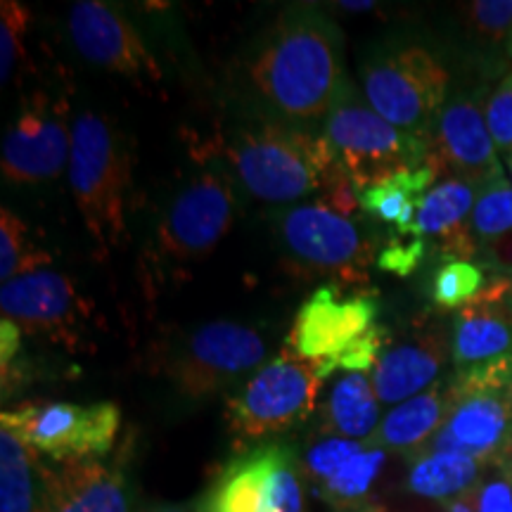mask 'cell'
Here are the masks:
<instances>
[{
    "label": "cell",
    "instance_id": "cell-14",
    "mask_svg": "<svg viewBox=\"0 0 512 512\" xmlns=\"http://www.w3.org/2000/svg\"><path fill=\"white\" fill-rule=\"evenodd\" d=\"M510 437L512 384L494 389L458 387L451 377V411L422 453H460L491 465Z\"/></svg>",
    "mask_w": 512,
    "mask_h": 512
},
{
    "label": "cell",
    "instance_id": "cell-21",
    "mask_svg": "<svg viewBox=\"0 0 512 512\" xmlns=\"http://www.w3.org/2000/svg\"><path fill=\"white\" fill-rule=\"evenodd\" d=\"M477 197L479 190L463 178H441L422 197L413 226L408 230V238H432L439 242L446 254L467 261V256H475L479 252L470 228Z\"/></svg>",
    "mask_w": 512,
    "mask_h": 512
},
{
    "label": "cell",
    "instance_id": "cell-42",
    "mask_svg": "<svg viewBox=\"0 0 512 512\" xmlns=\"http://www.w3.org/2000/svg\"><path fill=\"white\" fill-rule=\"evenodd\" d=\"M451 512H475V510H472L465 501H456V503H451Z\"/></svg>",
    "mask_w": 512,
    "mask_h": 512
},
{
    "label": "cell",
    "instance_id": "cell-19",
    "mask_svg": "<svg viewBox=\"0 0 512 512\" xmlns=\"http://www.w3.org/2000/svg\"><path fill=\"white\" fill-rule=\"evenodd\" d=\"M131 503V484L121 467L86 460L46 465L36 512H131Z\"/></svg>",
    "mask_w": 512,
    "mask_h": 512
},
{
    "label": "cell",
    "instance_id": "cell-15",
    "mask_svg": "<svg viewBox=\"0 0 512 512\" xmlns=\"http://www.w3.org/2000/svg\"><path fill=\"white\" fill-rule=\"evenodd\" d=\"M69 36L81 57L105 72L136 81H162V69L131 19L100 0H79L69 10Z\"/></svg>",
    "mask_w": 512,
    "mask_h": 512
},
{
    "label": "cell",
    "instance_id": "cell-28",
    "mask_svg": "<svg viewBox=\"0 0 512 512\" xmlns=\"http://www.w3.org/2000/svg\"><path fill=\"white\" fill-rule=\"evenodd\" d=\"M384 460H387V451L382 448H363L358 456L339 467L328 482L320 484V494L335 505L361 503L380 475Z\"/></svg>",
    "mask_w": 512,
    "mask_h": 512
},
{
    "label": "cell",
    "instance_id": "cell-8",
    "mask_svg": "<svg viewBox=\"0 0 512 512\" xmlns=\"http://www.w3.org/2000/svg\"><path fill=\"white\" fill-rule=\"evenodd\" d=\"M0 425L17 434L38 456L57 465L100 460L112 451L121 427V408L114 401L81 406L69 401H31L5 408Z\"/></svg>",
    "mask_w": 512,
    "mask_h": 512
},
{
    "label": "cell",
    "instance_id": "cell-27",
    "mask_svg": "<svg viewBox=\"0 0 512 512\" xmlns=\"http://www.w3.org/2000/svg\"><path fill=\"white\" fill-rule=\"evenodd\" d=\"M50 256L29 238V226L15 211L0 209V280L8 283L19 275L43 271Z\"/></svg>",
    "mask_w": 512,
    "mask_h": 512
},
{
    "label": "cell",
    "instance_id": "cell-45",
    "mask_svg": "<svg viewBox=\"0 0 512 512\" xmlns=\"http://www.w3.org/2000/svg\"><path fill=\"white\" fill-rule=\"evenodd\" d=\"M510 280H512V278H510Z\"/></svg>",
    "mask_w": 512,
    "mask_h": 512
},
{
    "label": "cell",
    "instance_id": "cell-2",
    "mask_svg": "<svg viewBox=\"0 0 512 512\" xmlns=\"http://www.w3.org/2000/svg\"><path fill=\"white\" fill-rule=\"evenodd\" d=\"M69 188L100 259H107L126 238L131 155L112 121L95 112H81L72 124Z\"/></svg>",
    "mask_w": 512,
    "mask_h": 512
},
{
    "label": "cell",
    "instance_id": "cell-7",
    "mask_svg": "<svg viewBox=\"0 0 512 512\" xmlns=\"http://www.w3.org/2000/svg\"><path fill=\"white\" fill-rule=\"evenodd\" d=\"M320 384L316 363L280 351L226 399L228 430L242 446L290 430L316 411Z\"/></svg>",
    "mask_w": 512,
    "mask_h": 512
},
{
    "label": "cell",
    "instance_id": "cell-39",
    "mask_svg": "<svg viewBox=\"0 0 512 512\" xmlns=\"http://www.w3.org/2000/svg\"><path fill=\"white\" fill-rule=\"evenodd\" d=\"M491 465H494L496 470H501L505 477L512 479V437L508 439V444H505V448L498 453V458Z\"/></svg>",
    "mask_w": 512,
    "mask_h": 512
},
{
    "label": "cell",
    "instance_id": "cell-4",
    "mask_svg": "<svg viewBox=\"0 0 512 512\" xmlns=\"http://www.w3.org/2000/svg\"><path fill=\"white\" fill-rule=\"evenodd\" d=\"M325 138L358 195L399 171L420 169L430 162V143L382 119L358 98L349 81L332 102L325 119Z\"/></svg>",
    "mask_w": 512,
    "mask_h": 512
},
{
    "label": "cell",
    "instance_id": "cell-33",
    "mask_svg": "<svg viewBox=\"0 0 512 512\" xmlns=\"http://www.w3.org/2000/svg\"><path fill=\"white\" fill-rule=\"evenodd\" d=\"M363 448H366L363 446V441L330 437L328 441H323V444L311 448L309 456L304 460V467L309 475H313L320 484H323L335 475L339 467L349 463L354 456H358Z\"/></svg>",
    "mask_w": 512,
    "mask_h": 512
},
{
    "label": "cell",
    "instance_id": "cell-23",
    "mask_svg": "<svg viewBox=\"0 0 512 512\" xmlns=\"http://www.w3.org/2000/svg\"><path fill=\"white\" fill-rule=\"evenodd\" d=\"M437 178L439 169L432 159L420 169L399 171L387 181L363 190L358 195L361 209L373 219L394 226L399 238H408V230L413 226L422 197L432 190Z\"/></svg>",
    "mask_w": 512,
    "mask_h": 512
},
{
    "label": "cell",
    "instance_id": "cell-36",
    "mask_svg": "<svg viewBox=\"0 0 512 512\" xmlns=\"http://www.w3.org/2000/svg\"><path fill=\"white\" fill-rule=\"evenodd\" d=\"M467 19L472 29L486 38L512 36V0H477L467 5Z\"/></svg>",
    "mask_w": 512,
    "mask_h": 512
},
{
    "label": "cell",
    "instance_id": "cell-31",
    "mask_svg": "<svg viewBox=\"0 0 512 512\" xmlns=\"http://www.w3.org/2000/svg\"><path fill=\"white\" fill-rule=\"evenodd\" d=\"M31 24L29 10L17 0L0 3V79L10 83L24 53V34Z\"/></svg>",
    "mask_w": 512,
    "mask_h": 512
},
{
    "label": "cell",
    "instance_id": "cell-17",
    "mask_svg": "<svg viewBox=\"0 0 512 512\" xmlns=\"http://www.w3.org/2000/svg\"><path fill=\"white\" fill-rule=\"evenodd\" d=\"M0 311L3 318L17 323L24 335L72 347L83 302L67 275L43 268L3 283Z\"/></svg>",
    "mask_w": 512,
    "mask_h": 512
},
{
    "label": "cell",
    "instance_id": "cell-30",
    "mask_svg": "<svg viewBox=\"0 0 512 512\" xmlns=\"http://www.w3.org/2000/svg\"><path fill=\"white\" fill-rule=\"evenodd\" d=\"M486 287L484 271L472 261H446L432 278V299L441 309H465Z\"/></svg>",
    "mask_w": 512,
    "mask_h": 512
},
{
    "label": "cell",
    "instance_id": "cell-34",
    "mask_svg": "<svg viewBox=\"0 0 512 512\" xmlns=\"http://www.w3.org/2000/svg\"><path fill=\"white\" fill-rule=\"evenodd\" d=\"M486 126H489L491 138H494L496 150L510 155L512 152V74L505 76L501 86L491 93L489 102H486Z\"/></svg>",
    "mask_w": 512,
    "mask_h": 512
},
{
    "label": "cell",
    "instance_id": "cell-10",
    "mask_svg": "<svg viewBox=\"0 0 512 512\" xmlns=\"http://www.w3.org/2000/svg\"><path fill=\"white\" fill-rule=\"evenodd\" d=\"M235 219V195L228 176L204 169L181 188L155 233V256L178 271L200 264L219 247Z\"/></svg>",
    "mask_w": 512,
    "mask_h": 512
},
{
    "label": "cell",
    "instance_id": "cell-16",
    "mask_svg": "<svg viewBox=\"0 0 512 512\" xmlns=\"http://www.w3.org/2000/svg\"><path fill=\"white\" fill-rule=\"evenodd\" d=\"M430 159L439 171L446 169L479 192L505 178L486 117L472 95H458L444 107L432 133Z\"/></svg>",
    "mask_w": 512,
    "mask_h": 512
},
{
    "label": "cell",
    "instance_id": "cell-6",
    "mask_svg": "<svg viewBox=\"0 0 512 512\" xmlns=\"http://www.w3.org/2000/svg\"><path fill=\"white\" fill-rule=\"evenodd\" d=\"M448 69L427 48L403 46L363 64V93L389 124L432 143L446 107Z\"/></svg>",
    "mask_w": 512,
    "mask_h": 512
},
{
    "label": "cell",
    "instance_id": "cell-40",
    "mask_svg": "<svg viewBox=\"0 0 512 512\" xmlns=\"http://www.w3.org/2000/svg\"><path fill=\"white\" fill-rule=\"evenodd\" d=\"M339 8H347L349 12L351 10H354V12H370L375 8V3H368V0H366V3H342Z\"/></svg>",
    "mask_w": 512,
    "mask_h": 512
},
{
    "label": "cell",
    "instance_id": "cell-18",
    "mask_svg": "<svg viewBox=\"0 0 512 512\" xmlns=\"http://www.w3.org/2000/svg\"><path fill=\"white\" fill-rule=\"evenodd\" d=\"M512 356V280L496 278L456 313L451 330V361L456 370Z\"/></svg>",
    "mask_w": 512,
    "mask_h": 512
},
{
    "label": "cell",
    "instance_id": "cell-25",
    "mask_svg": "<svg viewBox=\"0 0 512 512\" xmlns=\"http://www.w3.org/2000/svg\"><path fill=\"white\" fill-rule=\"evenodd\" d=\"M486 467L491 465L460 453H420L413 458L406 489L432 501L456 503L475 491Z\"/></svg>",
    "mask_w": 512,
    "mask_h": 512
},
{
    "label": "cell",
    "instance_id": "cell-3",
    "mask_svg": "<svg viewBox=\"0 0 512 512\" xmlns=\"http://www.w3.org/2000/svg\"><path fill=\"white\" fill-rule=\"evenodd\" d=\"M228 159L249 195L287 207L320 195L342 169L328 138L278 124L238 133L228 147Z\"/></svg>",
    "mask_w": 512,
    "mask_h": 512
},
{
    "label": "cell",
    "instance_id": "cell-5",
    "mask_svg": "<svg viewBox=\"0 0 512 512\" xmlns=\"http://www.w3.org/2000/svg\"><path fill=\"white\" fill-rule=\"evenodd\" d=\"M275 233L294 271L332 275L335 283H366L375 242L354 216H344L325 202L290 204L275 216Z\"/></svg>",
    "mask_w": 512,
    "mask_h": 512
},
{
    "label": "cell",
    "instance_id": "cell-32",
    "mask_svg": "<svg viewBox=\"0 0 512 512\" xmlns=\"http://www.w3.org/2000/svg\"><path fill=\"white\" fill-rule=\"evenodd\" d=\"M384 342H387V332L375 325V328H370L366 335L354 339V342H351L342 354L332 358V361H325L316 366L320 380L325 382L332 373H337V370H342V373H368V370H373L377 366L382 351L387 349Z\"/></svg>",
    "mask_w": 512,
    "mask_h": 512
},
{
    "label": "cell",
    "instance_id": "cell-38",
    "mask_svg": "<svg viewBox=\"0 0 512 512\" xmlns=\"http://www.w3.org/2000/svg\"><path fill=\"white\" fill-rule=\"evenodd\" d=\"M22 351V328L8 318H0V373L17 363Z\"/></svg>",
    "mask_w": 512,
    "mask_h": 512
},
{
    "label": "cell",
    "instance_id": "cell-24",
    "mask_svg": "<svg viewBox=\"0 0 512 512\" xmlns=\"http://www.w3.org/2000/svg\"><path fill=\"white\" fill-rule=\"evenodd\" d=\"M380 399L368 373H342L325 403L323 432L339 439L366 441L380 425Z\"/></svg>",
    "mask_w": 512,
    "mask_h": 512
},
{
    "label": "cell",
    "instance_id": "cell-37",
    "mask_svg": "<svg viewBox=\"0 0 512 512\" xmlns=\"http://www.w3.org/2000/svg\"><path fill=\"white\" fill-rule=\"evenodd\" d=\"M496 472V477L479 482L475 491L463 498L475 512H512V479L501 470Z\"/></svg>",
    "mask_w": 512,
    "mask_h": 512
},
{
    "label": "cell",
    "instance_id": "cell-43",
    "mask_svg": "<svg viewBox=\"0 0 512 512\" xmlns=\"http://www.w3.org/2000/svg\"><path fill=\"white\" fill-rule=\"evenodd\" d=\"M503 159H505V166H508V171H510V178H512V152H510V155H505Z\"/></svg>",
    "mask_w": 512,
    "mask_h": 512
},
{
    "label": "cell",
    "instance_id": "cell-22",
    "mask_svg": "<svg viewBox=\"0 0 512 512\" xmlns=\"http://www.w3.org/2000/svg\"><path fill=\"white\" fill-rule=\"evenodd\" d=\"M448 411H451V380H439L427 392L394 406L380 420L377 430L363 441V446L401 451L415 458L441 430Z\"/></svg>",
    "mask_w": 512,
    "mask_h": 512
},
{
    "label": "cell",
    "instance_id": "cell-13",
    "mask_svg": "<svg viewBox=\"0 0 512 512\" xmlns=\"http://www.w3.org/2000/svg\"><path fill=\"white\" fill-rule=\"evenodd\" d=\"M377 311L373 294H344V287L335 280L320 285L294 318L287 349L316 366L332 361L354 339L375 328Z\"/></svg>",
    "mask_w": 512,
    "mask_h": 512
},
{
    "label": "cell",
    "instance_id": "cell-41",
    "mask_svg": "<svg viewBox=\"0 0 512 512\" xmlns=\"http://www.w3.org/2000/svg\"><path fill=\"white\" fill-rule=\"evenodd\" d=\"M150 512H200V508L188 510V508H174V505H166V508H155V510H150Z\"/></svg>",
    "mask_w": 512,
    "mask_h": 512
},
{
    "label": "cell",
    "instance_id": "cell-11",
    "mask_svg": "<svg viewBox=\"0 0 512 512\" xmlns=\"http://www.w3.org/2000/svg\"><path fill=\"white\" fill-rule=\"evenodd\" d=\"M200 512H302L297 456L287 444H264L223 467L200 501Z\"/></svg>",
    "mask_w": 512,
    "mask_h": 512
},
{
    "label": "cell",
    "instance_id": "cell-12",
    "mask_svg": "<svg viewBox=\"0 0 512 512\" xmlns=\"http://www.w3.org/2000/svg\"><path fill=\"white\" fill-rule=\"evenodd\" d=\"M69 102L36 91L24 100L3 140L0 169L15 185H36L62 174L72 155V128L67 124Z\"/></svg>",
    "mask_w": 512,
    "mask_h": 512
},
{
    "label": "cell",
    "instance_id": "cell-1",
    "mask_svg": "<svg viewBox=\"0 0 512 512\" xmlns=\"http://www.w3.org/2000/svg\"><path fill=\"white\" fill-rule=\"evenodd\" d=\"M254 88L290 119H318L347 83L342 36L316 8H287L249 62Z\"/></svg>",
    "mask_w": 512,
    "mask_h": 512
},
{
    "label": "cell",
    "instance_id": "cell-9",
    "mask_svg": "<svg viewBox=\"0 0 512 512\" xmlns=\"http://www.w3.org/2000/svg\"><path fill=\"white\" fill-rule=\"evenodd\" d=\"M264 358L266 344L254 328L214 320L181 337V344L166 351L162 368L178 394L207 399L261 368Z\"/></svg>",
    "mask_w": 512,
    "mask_h": 512
},
{
    "label": "cell",
    "instance_id": "cell-35",
    "mask_svg": "<svg viewBox=\"0 0 512 512\" xmlns=\"http://www.w3.org/2000/svg\"><path fill=\"white\" fill-rule=\"evenodd\" d=\"M425 254L427 242L422 238H399L396 235V240L384 245L377 252L375 264L384 273H392L396 278H406V275H411L422 264Z\"/></svg>",
    "mask_w": 512,
    "mask_h": 512
},
{
    "label": "cell",
    "instance_id": "cell-26",
    "mask_svg": "<svg viewBox=\"0 0 512 512\" xmlns=\"http://www.w3.org/2000/svg\"><path fill=\"white\" fill-rule=\"evenodd\" d=\"M43 470L34 448L0 425V512H36Z\"/></svg>",
    "mask_w": 512,
    "mask_h": 512
},
{
    "label": "cell",
    "instance_id": "cell-44",
    "mask_svg": "<svg viewBox=\"0 0 512 512\" xmlns=\"http://www.w3.org/2000/svg\"><path fill=\"white\" fill-rule=\"evenodd\" d=\"M508 48H510V55H512V36H510V41H508Z\"/></svg>",
    "mask_w": 512,
    "mask_h": 512
},
{
    "label": "cell",
    "instance_id": "cell-29",
    "mask_svg": "<svg viewBox=\"0 0 512 512\" xmlns=\"http://www.w3.org/2000/svg\"><path fill=\"white\" fill-rule=\"evenodd\" d=\"M470 228L475 242L482 247L512 233V183L508 178H501L479 192Z\"/></svg>",
    "mask_w": 512,
    "mask_h": 512
},
{
    "label": "cell",
    "instance_id": "cell-20",
    "mask_svg": "<svg viewBox=\"0 0 512 512\" xmlns=\"http://www.w3.org/2000/svg\"><path fill=\"white\" fill-rule=\"evenodd\" d=\"M448 356H451V337L441 328L413 332L403 342L387 347L370 373L377 399L387 406H399L427 392V387L439 382Z\"/></svg>",
    "mask_w": 512,
    "mask_h": 512
}]
</instances>
